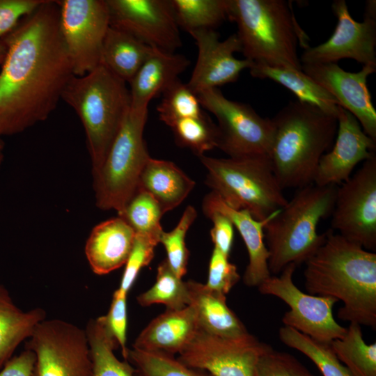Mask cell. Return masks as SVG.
Masks as SVG:
<instances>
[{
    "mask_svg": "<svg viewBox=\"0 0 376 376\" xmlns=\"http://www.w3.org/2000/svg\"><path fill=\"white\" fill-rule=\"evenodd\" d=\"M1 40L6 55L0 68L1 136L45 120L74 76L56 1L45 0Z\"/></svg>",
    "mask_w": 376,
    "mask_h": 376,
    "instance_id": "cell-1",
    "label": "cell"
},
{
    "mask_svg": "<svg viewBox=\"0 0 376 376\" xmlns=\"http://www.w3.org/2000/svg\"><path fill=\"white\" fill-rule=\"evenodd\" d=\"M323 244L305 263L306 291L331 297L343 306L342 320L376 328V253L330 229Z\"/></svg>",
    "mask_w": 376,
    "mask_h": 376,
    "instance_id": "cell-2",
    "label": "cell"
},
{
    "mask_svg": "<svg viewBox=\"0 0 376 376\" xmlns=\"http://www.w3.org/2000/svg\"><path fill=\"white\" fill-rule=\"evenodd\" d=\"M271 119L273 134L268 156L281 188L313 184L320 158L335 140L336 116L295 100Z\"/></svg>",
    "mask_w": 376,
    "mask_h": 376,
    "instance_id": "cell-3",
    "label": "cell"
},
{
    "mask_svg": "<svg viewBox=\"0 0 376 376\" xmlns=\"http://www.w3.org/2000/svg\"><path fill=\"white\" fill-rule=\"evenodd\" d=\"M228 19L235 22L244 58L255 65L301 70L297 45L306 35L285 0H228Z\"/></svg>",
    "mask_w": 376,
    "mask_h": 376,
    "instance_id": "cell-4",
    "label": "cell"
},
{
    "mask_svg": "<svg viewBox=\"0 0 376 376\" xmlns=\"http://www.w3.org/2000/svg\"><path fill=\"white\" fill-rule=\"evenodd\" d=\"M337 185L314 183L297 189L287 205L264 228L271 275L280 274L288 265L306 263L323 244L327 233L319 234L320 221L331 215Z\"/></svg>",
    "mask_w": 376,
    "mask_h": 376,
    "instance_id": "cell-5",
    "label": "cell"
},
{
    "mask_svg": "<svg viewBox=\"0 0 376 376\" xmlns=\"http://www.w3.org/2000/svg\"><path fill=\"white\" fill-rule=\"evenodd\" d=\"M61 100L74 109L83 125L94 175L130 110V89L125 81L100 64L84 76L74 75Z\"/></svg>",
    "mask_w": 376,
    "mask_h": 376,
    "instance_id": "cell-6",
    "label": "cell"
},
{
    "mask_svg": "<svg viewBox=\"0 0 376 376\" xmlns=\"http://www.w3.org/2000/svg\"><path fill=\"white\" fill-rule=\"evenodd\" d=\"M198 158L207 170L205 184L228 207L262 221L287 205L268 155Z\"/></svg>",
    "mask_w": 376,
    "mask_h": 376,
    "instance_id": "cell-7",
    "label": "cell"
},
{
    "mask_svg": "<svg viewBox=\"0 0 376 376\" xmlns=\"http://www.w3.org/2000/svg\"><path fill=\"white\" fill-rule=\"evenodd\" d=\"M148 109L130 110L93 178L95 204L119 214L137 190L141 172L150 158L143 131Z\"/></svg>",
    "mask_w": 376,
    "mask_h": 376,
    "instance_id": "cell-8",
    "label": "cell"
},
{
    "mask_svg": "<svg viewBox=\"0 0 376 376\" xmlns=\"http://www.w3.org/2000/svg\"><path fill=\"white\" fill-rule=\"evenodd\" d=\"M203 109L217 118L218 148L229 157L268 155L273 125L271 118L260 116L249 104L230 100L219 88L197 94Z\"/></svg>",
    "mask_w": 376,
    "mask_h": 376,
    "instance_id": "cell-9",
    "label": "cell"
},
{
    "mask_svg": "<svg viewBox=\"0 0 376 376\" xmlns=\"http://www.w3.org/2000/svg\"><path fill=\"white\" fill-rule=\"evenodd\" d=\"M36 357L32 376H92L85 329L61 320H44L28 339Z\"/></svg>",
    "mask_w": 376,
    "mask_h": 376,
    "instance_id": "cell-10",
    "label": "cell"
},
{
    "mask_svg": "<svg viewBox=\"0 0 376 376\" xmlns=\"http://www.w3.org/2000/svg\"><path fill=\"white\" fill-rule=\"evenodd\" d=\"M296 267L291 263L279 276L271 275L258 287L259 292L276 297L288 306L290 310L282 318L284 326L323 343L330 344L343 338L347 328L340 325L333 315V307L338 301L302 292L292 280Z\"/></svg>",
    "mask_w": 376,
    "mask_h": 376,
    "instance_id": "cell-11",
    "label": "cell"
},
{
    "mask_svg": "<svg viewBox=\"0 0 376 376\" xmlns=\"http://www.w3.org/2000/svg\"><path fill=\"white\" fill-rule=\"evenodd\" d=\"M58 26L75 76L95 69L110 27L107 0H59Z\"/></svg>",
    "mask_w": 376,
    "mask_h": 376,
    "instance_id": "cell-12",
    "label": "cell"
},
{
    "mask_svg": "<svg viewBox=\"0 0 376 376\" xmlns=\"http://www.w3.org/2000/svg\"><path fill=\"white\" fill-rule=\"evenodd\" d=\"M331 230L368 251L376 249V155L338 187Z\"/></svg>",
    "mask_w": 376,
    "mask_h": 376,
    "instance_id": "cell-13",
    "label": "cell"
},
{
    "mask_svg": "<svg viewBox=\"0 0 376 376\" xmlns=\"http://www.w3.org/2000/svg\"><path fill=\"white\" fill-rule=\"evenodd\" d=\"M272 348L249 333L222 338L199 328L178 359L212 376H254L260 358Z\"/></svg>",
    "mask_w": 376,
    "mask_h": 376,
    "instance_id": "cell-14",
    "label": "cell"
},
{
    "mask_svg": "<svg viewBox=\"0 0 376 376\" xmlns=\"http://www.w3.org/2000/svg\"><path fill=\"white\" fill-rule=\"evenodd\" d=\"M110 26L148 46L175 53L181 47L171 0H107Z\"/></svg>",
    "mask_w": 376,
    "mask_h": 376,
    "instance_id": "cell-15",
    "label": "cell"
},
{
    "mask_svg": "<svg viewBox=\"0 0 376 376\" xmlns=\"http://www.w3.org/2000/svg\"><path fill=\"white\" fill-rule=\"evenodd\" d=\"M331 8L337 17L333 34L324 42L306 47L301 64L337 63L350 58L363 65H376V19L364 17L363 22L355 21L345 0H335Z\"/></svg>",
    "mask_w": 376,
    "mask_h": 376,
    "instance_id": "cell-16",
    "label": "cell"
},
{
    "mask_svg": "<svg viewBox=\"0 0 376 376\" xmlns=\"http://www.w3.org/2000/svg\"><path fill=\"white\" fill-rule=\"evenodd\" d=\"M189 33L195 40L198 56L187 84L196 95L236 81L244 70H249L253 65L249 60L234 56L235 52H241L236 33L222 41L214 29L196 30Z\"/></svg>",
    "mask_w": 376,
    "mask_h": 376,
    "instance_id": "cell-17",
    "label": "cell"
},
{
    "mask_svg": "<svg viewBox=\"0 0 376 376\" xmlns=\"http://www.w3.org/2000/svg\"><path fill=\"white\" fill-rule=\"evenodd\" d=\"M301 70L334 97L338 106L352 113L376 142V111L367 85L376 65H363L357 72L345 71L334 63L301 65Z\"/></svg>",
    "mask_w": 376,
    "mask_h": 376,
    "instance_id": "cell-18",
    "label": "cell"
},
{
    "mask_svg": "<svg viewBox=\"0 0 376 376\" xmlns=\"http://www.w3.org/2000/svg\"><path fill=\"white\" fill-rule=\"evenodd\" d=\"M336 118L335 143L320 158L313 181L316 185H341L358 164L376 155V142L352 113L339 106Z\"/></svg>",
    "mask_w": 376,
    "mask_h": 376,
    "instance_id": "cell-19",
    "label": "cell"
},
{
    "mask_svg": "<svg viewBox=\"0 0 376 376\" xmlns=\"http://www.w3.org/2000/svg\"><path fill=\"white\" fill-rule=\"evenodd\" d=\"M202 207L203 211L215 210L222 213L238 230L249 254V263L243 276L244 283L249 287H258L271 276L268 267L269 251L265 242L264 228L279 210L267 219L258 221L246 210H237L228 207L212 191L204 197Z\"/></svg>",
    "mask_w": 376,
    "mask_h": 376,
    "instance_id": "cell-20",
    "label": "cell"
},
{
    "mask_svg": "<svg viewBox=\"0 0 376 376\" xmlns=\"http://www.w3.org/2000/svg\"><path fill=\"white\" fill-rule=\"evenodd\" d=\"M135 235L134 229L119 216L95 226L84 249L92 271L104 275L125 265Z\"/></svg>",
    "mask_w": 376,
    "mask_h": 376,
    "instance_id": "cell-21",
    "label": "cell"
},
{
    "mask_svg": "<svg viewBox=\"0 0 376 376\" xmlns=\"http://www.w3.org/2000/svg\"><path fill=\"white\" fill-rule=\"evenodd\" d=\"M189 65L184 55L152 48L129 83L131 109H148L150 100L162 94Z\"/></svg>",
    "mask_w": 376,
    "mask_h": 376,
    "instance_id": "cell-22",
    "label": "cell"
},
{
    "mask_svg": "<svg viewBox=\"0 0 376 376\" xmlns=\"http://www.w3.org/2000/svg\"><path fill=\"white\" fill-rule=\"evenodd\" d=\"M198 329L196 314L190 306L179 310L166 309L141 331L132 347L172 355L180 354Z\"/></svg>",
    "mask_w": 376,
    "mask_h": 376,
    "instance_id": "cell-23",
    "label": "cell"
},
{
    "mask_svg": "<svg viewBox=\"0 0 376 376\" xmlns=\"http://www.w3.org/2000/svg\"><path fill=\"white\" fill-rule=\"evenodd\" d=\"M189 303L199 328L222 338H239L249 334L244 324L228 306L226 296L210 290L195 281H186Z\"/></svg>",
    "mask_w": 376,
    "mask_h": 376,
    "instance_id": "cell-24",
    "label": "cell"
},
{
    "mask_svg": "<svg viewBox=\"0 0 376 376\" xmlns=\"http://www.w3.org/2000/svg\"><path fill=\"white\" fill-rule=\"evenodd\" d=\"M194 186L195 182L172 162L150 157L141 172L137 189L150 194L165 214L180 205Z\"/></svg>",
    "mask_w": 376,
    "mask_h": 376,
    "instance_id": "cell-25",
    "label": "cell"
},
{
    "mask_svg": "<svg viewBox=\"0 0 376 376\" xmlns=\"http://www.w3.org/2000/svg\"><path fill=\"white\" fill-rule=\"evenodd\" d=\"M46 319L41 308L24 311L13 301L8 290L0 283V370L13 357L17 347L32 335L36 326Z\"/></svg>",
    "mask_w": 376,
    "mask_h": 376,
    "instance_id": "cell-26",
    "label": "cell"
},
{
    "mask_svg": "<svg viewBox=\"0 0 376 376\" xmlns=\"http://www.w3.org/2000/svg\"><path fill=\"white\" fill-rule=\"evenodd\" d=\"M249 72L255 78L268 79L285 87L299 102L337 116L339 106L335 98L302 70L253 64Z\"/></svg>",
    "mask_w": 376,
    "mask_h": 376,
    "instance_id": "cell-27",
    "label": "cell"
},
{
    "mask_svg": "<svg viewBox=\"0 0 376 376\" xmlns=\"http://www.w3.org/2000/svg\"><path fill=\"white\" fill-rule=\"evenodd\" d=\"M152 49L132 36L110 26L103 42L100 64L129 84Z\"/></svg>",
    "mask_w": 376,
    "mask_h": 376,
    "instance_id": "cell-28",
    "label": "cell"
},
{
    "mask_svg": "<svg viewBox=\"0 0 376 376\" xmlns=\"http://www.w3.org/2000/svg\"><path fill=\"white\" fill-rule=\"evenodd\" d=\"M92 361V376H134V369L126 359L119 360L114 350L118 343L109 330L104 315L91 319L86 327Z\"/></svg>",
    "mask_w": 376,
    "mask_h": 376,
    "instance_id": "cell-29",
    "label": "cell"
},
{
    "mask_svg": "<svg viewBox=\"0 0 376 376\" xmlns=\"http://www.w3.org/2000/svg\"><path fill=\"white\" fill-rule=\"evenodd\" d=\"M330 346L353 376H376V343H366L360 324L350 322L345 336Z\"/></svg>",
    "mask_w": 376,
    "mask_h": 376,
    "instance_id": "cell-30",
    "label": "cell"
},
{
    "mask_svg": "<svg viewBox=\"0 0 376 376\" xmlns=\"http://www.w3.org/2000/svg\"><path fill=\"white\" fill-rule=\"evenodd\" d=\"M179 28L214 29L228 19V0H171Z\"/></svg>",
    "mask_w": 376,
    "mask_h": 376,
    "instance_id": "cell-31",
    "label": "cell"
},
{
    "mask_svg": "<svg viewBox=\"0 0 376 376\" xmlns=\"http://www.w3.org/2000/svg\"><path fill=\"white\" fill-rule=\"evenodd\" d=\"M280 340L309 358L323 376H353L333 352L330 344L318 342L296 329L284 326L279 331Z\"/></svg>",
    "mask_w": 376,
    "mask_h": 376,
    "instance_id": "cell-32",
    "label": "cell"
},
{
    "mask_svg": "<svg viewBox=\"0 0 376 376\" xmlns=\"http://www.w3.org/2000/svg\"><path fill=\"white\" fill-rule=\"evenodd\" d=\"M157 272L156 281L152 287L136 297L139 304L149 306L162 304L169 310H179L188 306L186 281L173 272L166 259L159 264Z\"/></svg>",
    "mask_w": 376,
    "mask_h": 376,
    "instance_id": "cell-33",
    "label": "cell"
},
{
    "mask_svg": "<svg viewBox=\"0 0 376 376\" xmlns=\"http://www.w3.org/2000/svg\"><path fill=\"white\" fill-rule=\"evenodd\" d=\"M168 127L172 130L176 143L189 149L198 157L218 148L217 125L205 113L198 117L176 120Z\"/></svg>",
    "mask_w": 376,
    "mask_h": 376,
    "instance_id": "cell-34",
    "label": "cell"
},
{
    "mask_svg": "<svg viewBox=\"0 0 376 376\" xmlns=\"http://www.w3.org/2000/svg\"><path fill=\"white\" fill-rule=\"evenodd\" d=\"M126 360L134 369V376H212L190 368L173 355L156 351L128 349Z\"/></svg>",
    "mask_w": 376,
    "mask_h": 376,
    "instance_id": "cell-35",
    "label": "cell"
},
{
    "mask_svg": "<svg viewBox=\"0 0 376 376\" xmlns=\"http://www.w3.org/2000/svg\"><path fill=\"white\" fill-rule=\"evenodd\" d=\"M202 109L197 95L180 79L162 93L157 107L160 120L167 126L178 119L201 116Z\"/></svg>",
    "mask_w": 376,
    "mask_h": 376,
    "instance_id": "cell-36",
    "label": "cell"
},
{
    "mask_svg": "<svg viewBox=\"0 0 376 376\" xmlns=\"http://www.w3.org/2000/svg\"><path fill=\"white\" fill-rule=\"evenodd\" d=\"M163 214L159 205L150 194L137 189L118 216L136 233L159 234L163 231L160 223Z\"/></svg>",
    "mask_w": 376,
    "mask_h": 376,
    "instance_id": "cell-37",
    "label": "cell"
},
{
    "mask_svg": "<svg viewBox=\"0 0 376 376\" xmlns=\"http://www.w3.org/2000/svg\"><path fill=\"white\" fill-rule=\"evenodd\" d=\"M197 217L196 209L187 206L177 224L169 232L161 233L159 243H161L167 254V262L173 272L180 279L187 273L189 252L185 244L187 232Z\"/></svg>",
    "mask_w": 376,
    "mask_h": 376,
    "instance_id": "cell-38",
    "label": "cell"
},
{
    "mask_svg": "<svg viewBox=\"0 0 376 376\" xmlns=\"http://www.w3.org/2000/svg\"><path fill=\"white\" fill-rule=\"evenodd\" d=\"M160 234L136 233L118 288L120 291L127 295L141 269L150 263L155 256V249L159 244Z\"/></svg>",
    "mask_w": 376,
    "mask_h": 376,
    "instance_id": "cell-39",
    "label": "cell"
},
{
    "mask_svg": "<svg viewBox=\"0 0 376 376\" xmlns=\"http://www.w3.org/2000/svg\"><path fill=\"white\" fill-rule=\"evenodd\" d=\"M254 376H315L292 354L272 348L260 358Z\"/></svg>",
    "mask_w": 376,
    "mask_h": 376,
    "instance_id": "cell-40",
    "label": "cell"
},
{
    "mask_svg": "<svg viewBox=\"0 0 376 376\" xmlns=\"http://www.w3.org/2000/svg\"><path fill=\"white\" fill-rule=\"evenodd\" d=\"M228 256L214 248L209 263L208 276L205 284L210 290L226 296L240 279L237 267Z\"/></svg>",
    "mask_w": 376,
    "mask_h": 376,
    "instance_id": "cell-41",
    "label": "cell"
},
{
    "mask_svg": "<svg viewBox=\"0 0 376 376\" xmlns=\"http://www.w3.org/2000/svg\"><path fill=\"white\" fill-rule=\"evenodd\" d=\"M127 294L115 290L111 304L107 315H104L105 323L120 347L124 359H126L128 349L127 347Z\"/></svg>",
    "mask_w": 376,
    "mask_h": 376,
    "instance_id": "cell-42",
    "label": "cell"
},
{
    "mask_svg": "<svg viewBox=\"0 0 376 376\" xmlns=\"http://www.w3.org/2000/svg\"><path fill=\"white\" fill-rule=\"evenodd\" d=\"M45 0H0V39L10 33L22 19L35 11Z\"/></svg>",
    "mask_w": 376,
    "mask_h": 376,
    "instance_id": "cell-43",
    "label": "cell"
},
{
    "mask_svg": "<svg viewBox=\"0 0 376 376\" xmlns=\"http://www.w3.org/2000/svg\"><path fill=\"white\" fill-rule=\"evenodd\" d=\"M203 213L213 224L210 236L214 248L229 257L234 239V226L232 222L222 213L215 210L203 211Z\"/></svg>",
    "mask_w": 376,
    "mask_h": 376,
    "instance_id": "cell-44",
    "label": "cell"
},
{
    "mask_svg": "<svg viewBox=\"0 0 376 376\" xmlns=\"http://www.w3.org/2000/svg\"><path fill=\"white\" fill-rule=\"evenodd\" d=\"M35 360L34 353L25 348L5 363L0 370V376H32Z\"/></svg>",
    "mask_w": 376,
    "mask_h": 376,
    "instance_id": "cell-45",
    "label": "cell"
},
{
    "mask_svg": "<svg viewBox=\"0 0 376 376\" xmlns=\"http://www.w3.org/2000/svg\"><path fill=\"white\" fill-rule=\"evenodd\" d=\"M364 17L376 19V1L375 0L366 1Z\"/></svg>",
    "mask_w": 376,
    "mask_h": 376,
    "instance_id": "cell-46",
    "label": "cell"
},
{
    "mask_svg": "<svg viewBox=\"0 0 376 376\" xmlns=\"http://www.w3.org/2000/svg\"><path fill=\"white\" fill-rule=\"evenodd\" d=\"M6 55V47L1 39H0V68Z\"/></svg>",
    "mask_w": 376,
    "mask_h": 376,
    "instance_id": "cell-47",
    "label": "cell"
},
{
    "mask_svg": "<svg viewBox=\"0 0 376 376\" xmlns=\"http://www.w3.org/2000/svg\"><path fill=\"white\" fill-rule=\"evenodd\" d=\"M0 137H1V135H0ZM3 160V146L2 141L0 139V167L1 166Z\"/></svg>",
    "mask_w": 376,
    "mask_h": 376,
    "instance_id": "cell-48",
    "label": "cell"
}]
</instances>
